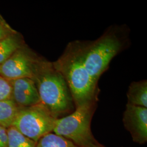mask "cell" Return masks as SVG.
Returning <instances> with one entry per match:
<instances>
[{
  "label": "cell",
  "mask_w": 147,
  "mask_h": 147,
  "mask_svg": "<svg viewBox=\"0 0 147 147\" xmlns=\"http://www.w3.org/2000/svg\"><path fill=\"white\" fill-rule=\"evenodd\" d=\"M125 28L112 26L92 42L78 40L83 62L90 76L98 84L101 75L109 68L112 59L127 45Z\"/></svg>",
  "instance_id": "6da1fadb"
},
{
  "label": "cell",
  "mask_w": 147,
  "mask_h": 147,
  "mask_svg": "<svg viewBox=\"0 0 147 147\" xmlns=\"http://www.w3.org/2000/svg\"><path fill=\"white\" fill-rule=\"evenodd\" d=\"M53 64L65 79L76 107L95 101L98 84L84 66L78 40L69 42L62 55Z\"/></svg>",
  "instance_id": "7a4b0ae2"
},
{
  "label": "cell",
  "mask_w": 147,
  "mask_h": 147,
  "mask_svg": "<svg viewBox=\"0 0 147 147\" xmlns=\"http://www.w3.org/2000/svg\"><path fill=\"white\" fill-rule=\"evenodd\" d=\"M32 80L34 81L41 103L55 118L72 110L73 99L62 75L53 63L41 59Z\"/></svg>",
  "instance_id": "3957f363"
},
{
  "label": "cell",
  "mask_w": 147,
  "mask_h": 147,
  "mask_svg": "<svg viewBox=\"0 0 147 147\" xmlns=\"http://www.w3.org/2000/svg\"><path fill=\"white\" fill-rule=\"evenodd\" d=\"M94 104V101L79 106L70 115L57 118L53 132L80 146L92 143L90 126Z\"/></svg>",
  "instance_id": "277c9868"
},
{
  "label": "cell",
  "mask_w": 147,
  "mask_h": 147,
  "mask_svg": "<svg viewBox=\"0 0 147 147\" xmlns=\"http://www.w3.org/2000/svg\"><path fill=\"white\" fill-rule=\"evenodd\" d=\"M56 119L44 105L39 103L20 108L12 126L37 143L44 136L53 132Z\"/></svg>",
  "instance_id": "5b68a950"
},
{
  "label": "cell",
  "mask_w": 147,
  "mask_h": 147,
  "mask_svg": "<svg viewBox=\"0 0 147 147\" xmlns=\"http://www.w3.org/2000/svg\"><path fill=\"white\" fill-rule=\"evenodd\" d=\"M41 59L24 45L0 65V76L8 80L32 79Z\"/></svg>",
  "instance_id": "8992f818"
},
{
  "label": "cell",
  "mask_w": 147,
  "mask_h": 147,
  "mask_svg": "<svg viewBox=\"0 0 147 147\" xmlns=\"http://www.w3.org/2000/svg\"><path fill=\"white\" fill-rule=\"evenodd\" d=\"M123 123L134 141L140 143L147 142V108L127 104Z\"/></svg>",
  "instance_id": "52a82bcc"
},
{
  "label": "cell",
  "mask_w": 147,
  "mask_h": 147,
  "mask_svg": "<svg viewBox=\"0 0 147 147\" xmlns=\"http://www.w3.org/2000/svg\"><path fill=\"white\" fill-rule=\"evenodd\" d=\"M11 86V100L19 107H27L41 103L34 81L30 78L9 80Z\"/></svg>",
  "instance_id": "ba28073f"
},
{
  "label": "cell",
  "mask_w": 147,
  "mask_h": 147,
  "mask_svg": "<svg viewBox=\"0 0 147 147\" xmlns=\"http://www.w3.org/2000/svg\"><path fill=\"white\" fill-rule=\"evenodd\" d=\"M127 104L147 107V81L132 82L127 93Z\"/></svg>",
  "instance_id": "9c48e42d"
},
{
  "label": "cell",
  "mask_w": 147,
  "mask_h": 147,
  "mask_svg": "<svg viewBox=\"0 0 147 147\" xmlns=\"http://www.w3.org/2000/svg\"><path fill=\"white\" fill-rule=\"evenodd\" d=\"M20 108L12 100H0V125L12 126Z\"/></svg>",
  "instance_id": "30bf717a"
},
{
  "label": "cell",
  "mask_w": 147,
  "mask_h": 147,
  "mask_svg": "<svg viewBox=\"0 0 147 147\" xmlns=\"http://www.w3.org/2000/svg\"><path fill=\"white\" fill-rule=\"evenodd\" d=\"M22 46L23 42L17 33L0 40V65Z\"/></svg>",
  "instance_id": "8fae6325"
},
{
  "label": "cell",
  "mask_w": 147,
  "mask_h": 147,
  "mask_svg": "<svg viewBox=\"0 0 147 147\" xmlns=\"http://www.w3.org/2000/svg\"><path fill=\"white\" fill-rule=\"evenodd\" d=\"M8 147H36L37 143L23 135L14 126L7 128Z\"/></svg>",
  "instance_id": "7c38bea8"
},
{
  "label": "cell",
  "mask_w": 147,
  "mask_h": 147,
  "mask_svg": "<svg viewBox=\"0 0 147 147\" xmlns=\"http://www.w3.org/2000/svg\"><path fill=\"white\" fill-rule=\"evenodd\" d=\"M36 147H78L68 139L49 133L42 137L37 143Z\"/></svg>",
  "instance_id": "4fadbf2b"
},
{
  "label": "cell",
  "mask_w": 147,
  "mask_h": 147,
  "mask_svg": "<svg viewBox=\"0 0 147 147\" xmlns=\"http://www.w3.org/2000/svg\"><path fill=\"white\" fill-rule=\"evenodd\" d=\"M11 100L10 81L0 76V100Z\"/></svg>",
  "instance_id": "5bb4252c"
},
{
  "label": "cell",
  "mask_w": 147,
  "mask_h": 147,
  "mask_svg": "<svg viewBox=\"0 0 147 147\" xmlns=\"http://www.w3.org/2000/svg\"><path fill=\"white\" fill-rule=\"evenodd\" d=\"M16 33L0 16V40Z\"/></svg>",
  "instance_id": "9a60e30c"
},
{
  "label": "cell",
  "mask_w": 147,
  "mask_h": 147,
  "mask_svg": "<svg viewBox=\"0 0 147 147\" xmlns=\"http://www.w3.org/2000/svg\"><path fill=\"white\" fill-rule=\"evenodd\" d=\"M0 147H8L7 128L0 125Z\"/></svg>",
  "instance_id": "2e32d148"
},
{
  "label": "cell",
  "mask_w": 147,
  "mask_h": 147,
  "mask_svg": "<svg viewBox=\"0 0 147 147\" xmlns=\"http://www.w3.org/2000/svg\"><path fill=\"white\" fill-rule=\"evenodd\" d=\"M85 147H100V146H98V145H96V144H93V142L92 143H90L88 145H87V146H86Z\"/></svg>",
  "instance_id": "e0dca14e"
}]
</instances>
